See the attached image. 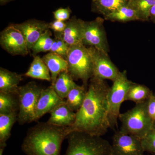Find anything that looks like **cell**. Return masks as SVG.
<instances>
[{"label":"cell","mask_w":155,"mask_h":155,"mask_svg":"<svg viewBox=\"0 0 155 155\" xmlns=\"http://www.w3.org/2000/svg\"><path fill=\"white\" fill-rule=\"evenodd\" d=\"M50 114L51 116L47 122L61 127L72 126L76 117V113L69 107L66 101L56 107Z\"/></svg>","instance_id":"5bb4252c"},{"label":"cell","mask_w":155,"mask_h":155,"mask_svg":"<svg viewBox=\"0 0 155 155\" xmlns=\"http://www.w3.org/2000/svg\"><path fill=\"white\" fill-rule=\"evenodd\" d=\"M64 155H115L112 144L101 137L81 132L69 134Z\"/></svg>","instance_id":"3957f363"},{"label":"cell","mask_w":155,"mask_h":155,"mask_svg":"<svg viewBox=\"0 0 155 155\" xmlns=\"http://www.w3.org/2000/svg\"><path fill=\"white\" fill-rule=\"evenodd\" d=\"M149 18V20L155 23V5L153 6L150 10Z\"/></svg>","instance_id":"d6a6232c"},{"label":"cell","mask_w":155,"mask_h":155,"mask_svg":"<svg viewBox=\"0 0 155 155\" xmlns=\"http://www.w3.org/2000/svg\"><path fill=\"white\" fill-rule=\"evenodd\" d=\"M69 48L61 37L56 35L50 51L60 55L66 59Z\"/></svg>","instance_id":"f1b7e54d"},{"label":"cell","mask_w":155,"mask_h":155,"mask_svg":"<svg viewBox=\"0 0 155 155\" xmlns=\"http://www.w3.org/2000/svg\"><path fill=\"white\" fill-rule=\"evenodd\" d=\"M82 20L73 17L67 22L66 28L62 33H56V35L61 37L69 47L83 44Z\"/></svg>","instance_id":"9a60e30c"},{"label":"cell","mask_w":155,"mask_h":155,"mask_svg":"<svg viewBox=\"0 0 155 155\" xmlns=\"http://www.w3.org/2000/svg\"><path fill=\"white\" fill-rule=\"evenodd\" d=\"M66 60L68 71L74 80H80L87 88L89 80L93 77V62L90 50L83 44L69 48Z\"/></svg>","instance_id":"5b68a950"},{"label":"cell","mask_w":155,"mask_h":155,"mask_svg":"<svg viewBox=\"0 0 155 155\" xmlns=\"http://www.w3.org/2000/svg\"><path fill=\"white\" fill-rule=\"evenodd\" d=\"M141 142L145 152L155 154V121L147 135L142 139Z\"/></svg>","instance_id":"83f0119b"},{"label":"cell","mask_w":155,"mask_h":155,"mask_svg":"<svg viewBox=\"0 0 155 155\" xmlns=\"http://www.w3.org/2000/svg\"><path fill=\"white\" fill-rule=\"evenodd\" d=\"M19 100L17 94L0 92V114L18 113Z\"/></svg>","instance_id":"d4e9b609"},{"label":"cell","mask_w":155,"mask_h":155,"mask_svg":"<svg viewBox=\"0 0 155 155\" xmlns=\"http://www.w3.org/2000/svg\"><path fill=\"white\" fill-rule=\"evenodd\" d=\"M112 146L115 155H144L141 140L120 130L113 136Z\"/></svg>","instance_id":"8fae6325"},{"label":"cell","mask_w":155,"mask_h":155,"mask_svg":"<svg viewBox=\"0 0 155 155\" xmlns=\"http://www.w3.org/2000/svg\"><path fill=\"white\" fill-rule=\"evenodd\" d=\"M92 1H93V0H92Z\"/></svg>","instance_id":"d590c367"},{"label":"cell","mask_w":155,"mask_h":155,"mask_svg":"<svg viewBox=\"0 0 155 155\" xmlns=\"http://www.w3.org/2000/svg\"><path fill=\"white\" fill-rule=\"evenodd\" d=\"M51 73V85L62 72L68 71V62L64 57L55 53L50 52L42 58Z\"/></svg>","instance_id":"2e32d148"},{"label":"cell","mask_w":155,"mask_h":155,"mask_svg":"<svg viewBox=\"0 0 155 155\" xmlns=\"http://www.w3.org/2000/svg\"><path fill=\"white\" fill-rule=\"evenodd\" d=\"M67 26V23L56 20L49 23L50 29H52L57 33H62Z\"/></svg>","instance_id":"1f68e13d"},{"label":"cell","mask_w":155,"mask_h":155,"mask_svg":"<svg viewBox=\"0 0 155 155\" xmlns=\"http://www.w3.org/2000/svg\"><path fill=\"white\" fill-rule=\"evenodd\" d=\"M134 83L127 78L126 70L120 72L113 81L108 94V119L111 129L117 126L121 105L125 101L127 91Z\"/></svg>","instance_id":"8992f818"},{"label":"cell","mask_w":155,"mask_h":155,"mask_svg":"<svg viewBox=\"0 0 155 155\" xmlns=\"http://www.w3.org/2000/svg\"><path fill=\"white\" fill-rule=\"evenodd\" d=\"M4 150V149L0 148V155H3Z\"/></svg>","instance_id":"836d02e7"},{"label":"cell","mask_w":155,"mask_h":155,"mask_svg":"<svg viewBox=\"0 0 155 155\" xmlns=\"http://www.w3.org/2000/svg\"><path fill=\"white\" fill-rule=\"evenodd\" d=\"M64 101L56 93L52 85L42 89L35 107L34 122L38 121L45 114H50Z\"/></svg>","instance_id":"7c38bea8"},{"label":"cell","mask_w":155,"mask_h":155,"mask_svg":"<svg viewBox=\"0 0 155 155\" xmlns=\"http://www.w3.org/2000/svg\"><path fill=\"white\" fill-rule=\"evenodd\" d=\"M110 87L105 80L92 77L90 80L86 97L75 112V122L67 127L68 134L81 132L102 137L110 128L108 119V94Z\"/></svg>","instance_id":"6da1fadb"},{"label":"cell","mask_w":155,"mask_h":155,"mask_svg":"<svg viewBox=\"0 0 155 155\" xmlns=\"http://www.w3.org/2000/svg\"><path fill=\"white\" fill-rule=\"evenodd\" d=\"M13 25L21 31L25 37L29 51L31 50L40 37L50 29L49 23L34 19Z\"/></svg>","instance_id":"4fadbf2b"},{"label":"cell","mask_w":155,"mask_h":155,"mask_svg":"<svg viewBox=\"0 0 155 155\" xmlns=\"http://www.w3.org/2000/svg\"><path fill=\"white\" fill-rule=\"evenodd\" d=\"M87 89L86 87L77 85L69 92L66 101L73 111L77 112L81 107L86 97Z\"/></svg>","instance_id":"cb8c5ba5"},{"label":"cell","mask_w":155,"mask_h":155,"mask_svg":"<svg viewBox=\"0 0 155 155\" xmlns=\"http://www.w3.org/2000/svg\"><path fill=\"white\" fill-rule=\"evenodd\" d=\"M1 3H5L6 2H8L9 0H0Z\"/></svg>","instance_id":"e575fe53"},{"label":"cell","mask_w":155,"mask_h":155,"mask_svg":"<svg viewBox=\"0 0 155 155\" xmlns=\"http://www.w3.org/2000/svg\"><path fill=\"white\" fill-rule=\"evenodd\" d=\"M130 0H93L92 11L104 17L122 6L127 5Z\"/></svg>","instance_id":"ac0fdd59"},{"label":"cell","mask_w":155,"mask_h":155,"mask_svg":"<svg viewBox=\"0 0 155 155\" xmlns=\"http://www.w3.org/2000/svg\"><path fill=\"white\" fill-rule=\"evenodd\" d=\"M42 90L34 81L19 87L17 93L19 100L17 121L19 125L34 122L35 107Z\"/></svg>","instance_id":"52a82bcc"},{"label":"cell","mask_w":155,"mask_h":155,"mask_svg":"<svg viewBox=\"0 0 155 155\" xmlns=\"http://www.w3.org/2000/svg\"><path fill=\"white\" fill-rule=\"evenodd\" d=\"M24 75L39 80L51 82L49 70L42 59L39 56L35 57L29 69Z\"/></svg>","instance_id":"ffe728a7"},{"label":"cell","mask_w":155,"mask_h":155,"mask_svg":"<svg viewBox=\"0 0 155 155\" xmlns=\"http://www.w3.org/2000/svg\"><path fill=\"white\" fill-rule=\"evenodd\" d=\"M147 103V100L136 104L134 107L120 114L119 117L122 124L120 130L141 140L143 138L151 128L153 122L149 114Z\"/></svg>","instance_id":"277c9868"},{"label":"cell","mask_w":155,"mask_h":155,"mask_svg":"<svg viewBox=\"0 0 155 155\" xmlns=\"http://www.w3.org/2000/svg\"><path fill=\"white\" fill-rule=\"evenodd\" d=\"M67 127L38 123L28 130L22 150L26 155H61L62 143L69 135Z\"/></svg>","instance_id":"7a4b0ae2"},{"label":"cell","mask_w":155,"mask_h":155,"mask_svg":"<svg viewBox=\"0 0 155 155\" xmlns=\"http://www.w3.org/2000/svg\"><path fill=\"white\" fill-rule=\"evenodd\" d=\"M68 71L61 72L52 86L60 97L64 99L69 92L77 85Z\"/></svg>","instance_id":"44dd1931"},{"label":"cell","mask_w":155,"mask_h":155,"mask_svg":"<svg viewBox=\"0 0 155 155\" xmlns=\"http://www.w3.org/2000/svg\"><path fill=\"white\" fill-rule=\"evenodd\" d=\"M71 13V10L69 8H61L53 12V14L56 20L64 22L69 19Z\"/></svg>","instance_id":"f546056e"},{"label":"cell","mask_w":155,"mask_h":155,"mask_svg":"<svg viewBox=\"0 0 155 155\" xmlns=\"http://www.w3.org/2000/svg\"><path fill=\"white\" fill-rule=\"evenodd\" d=\"M148 111L151 119L155 121V94L152 93L148 100Z\"/></svg>","instance_id":"4dcf8cb0"},{"label":"cell","mask_w":155,"mask_h":155,"mask_svg":"<svg viewBox=\"0 0 155 155\" xmlns=\"http://www.w3.org/2000/svg\"><path fill=\"white\" fill-rule=\"evenodd\" d=\"M104 20L100 17L91 21L82 20V43L86 46L94 48L108 54L110 48Z\"/></svg>","instance_id":"ba28073f"},{"label":"cell","mask_w":155,"mask_h":155,"mask_svg":"<svg viewBox=\"0 0 155 155\" xmlns=\"http://www.w3.org/2000/svg\"><path fill=\"white\" fill-rule=\"evenodd\" d=\"M153 92L143 84L134 83L127 91L125 101H131L136 104L145 101Z\"/></svg>","instance_id":"603a6c76"},{"label":"cell","mask_w":155,"mask_h":155,"mask_svg":"<svg viewBox=\"0 0 155 155\" xmlns=\"http://www.w3.org/2000/svg\"></svg>","instance_id":"8d00e7d4"},{"label":"cell","mask_w":155,"mask_h":155,"mask_svg":"<svg viewBox=\"0 0 155 155\" xmlns=\"http://www.w3.org/2000/svg\"><path fill=\"white\" fill-rule=\"evenodd\" d=\"M22 75L4 68H0V92L17 94Z\"/></svg>","instance_id":"e0dca14e"},{"label":"cell","mask_w":155,"mask_h":155,"mask_svg":"<svg viewBox=\"0 0 155 155\" xmlns=\"http://www.w3.org/2000/svg\"><path fill=\"white\" fill-rule=\"evenodd\" d=\"M18 113L0 114V148L5 149L13 125L17 121Z\"/></svg>","instance_id":"d6986e66"},{"label":"cell","mask_w":155,"mask_h":155,"mask_svg":"<svg viewBox=\"0 0 155 155\" xmlns=\"http://www.w3.org/2000/svg\"><path fill=\"white\" fill-rule=\"evenodd\" d=\"M0 44L4 50L12 55L25 56L29 51L25 37L13 24L1 32Z\"/></svg>","instance_id":"30bf717a"},{"label":"cell","mask_w":155,"mask_h":155,"mask_svg":"<svg viewBox=\"0 0 155 155\" xmlns=\"http://www.w3.org/2000/svg\"><path fill=\"white\" fill-rule=\"evenodd\" d=\"M104 19L112 22H122L139 20L136 12L129 3L104 17Z\"/></svg>","instance_id":"7402d4cb"},{"label":"cell","mask_w":155,"mask_h":155,"mask_svg":"<svg viewBox=\"0 0 155 155\" xmlns=\"http://www.w3.org/2000/svg\"><path fill=\"white\" fill-rule=\"evenodd\" d=\"M51 36V32L48 29L40 37L31 50L35 54L50 51L54 42Z\"/></svg>","instance_id":"4316f807"},{"label":"cell","mask_w":155,"mask_h":155,"mask_svg":"<svg viewBox=\"0 0 155 155\" xmlns=\"http://www.w3.org/2000/svg\"><path fill=\"white\" fill-rule=\"evenodd\" d=\"M128 3L135 10L139 21L149 20V13L151 8L155 5V0H130Z\"/></svg>","instance_id":"484cf974"},{"label":"cell","mask_w":155,"mask_h":155,"mask_svg":"<svg viewBox=\"0 0 155 155\" xmlns=\"http://www.w3.org/2000/svg\"><path fill=\"white\" fill-rule=\"evenodd\" d=\"M93 62V77L114 81L120 73L108 54L94 48L89 47Z\"/></svg>","instance_id":"9c48e42d"}]
</instances>
